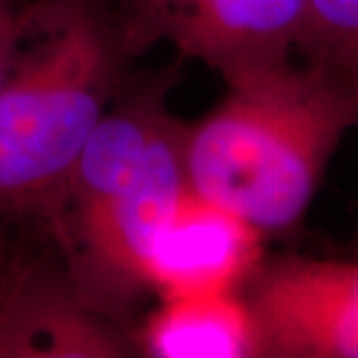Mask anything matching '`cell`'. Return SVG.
Returning <instances> with one entry per match:
<instances>
[{"label":"cell","mask_w":358,"mask_h":358,"mask_svg":"<svg viewBox=\"0 0 358 358\" xmlns=\"http://www.w3.org/2000/svg\"><path fill=\"white\" fill-rule=\"evenodd\" d=\"M358 124V86L293 58L227 84L221 102L185 128L193 192L227 207L265 237L294 229L341 140Z\"/></svg>","instance_id":"cell-1"},{"label":"cell","mask_w":358,"mask_h":358,"mask_svg":"<svg viewBox=\"0 0 358 358\" xmlns=\"http://www.w3.org/2000/svg\"><path fill=\"white\" fill-rule=\"evenodd\" d=\"M124 50L98 0L22 4L0 78L2 215L52 229L78 155L110 110Z\"/></svg>","instance_id":"cell-2"},{"label":"cell","mask_w":358,"mask_h":358,"mask_svg":"<svg viewBox=\"0 0 358 358\" xmlns=\"http://www.w3.org/2000/svg\"><path fill=\"white\" fill-rule=\"evenodd\" d=\"M183 140L159 106L129 102L108 110L78 155L52 231L74 289L103 317L145 289L152 237L189 187Z\"/></svg>","instance_id":"cell-3"},{"label":"cell","mask_w":358,"mask_h":358,"mask_svg":"<svg viewBox=\"0 0 358 358\" xmlns=\"http://www.w3.org/2000/svg\"><path fill=\"white\" fill-rule=\"evenodd\" d=\"M307 0H120L126 50L167 42L229 84L299 52Z\"/></svg>","instance_id":"cell-4"},{"label":"cell","mask_w":358,"mask_h":358,"mask_svg":"<svg viewBox=\"0 0 358 358\" xmlns=\"http://www.w3.org/2000/svg\"><path fill=\"white\" fill-rule=\"evenodd\" d=\"M245 296L261 358H358V259H265Z\"/></svg>","instance_id":"cell-5"},{"label":"cell","mask_w":358,"mask_h":358,"mask_svg":"<svg viewBox=\"0 0 358 358\" xmlns=\"http://www.w3.org/2000/svg\"><path fill=\"white\" fill-rule=\"evenodd\" d=\"M263 241L249 221L189 185L152 237L143 285L162 299L235 293L265 263Z\"/></svg>","instance_id":"cell-6"},{"label":"cell","mask_w":358,"mask_h":358,"mask_svg":"<svg viewBox=\"0 0 358 358\" xmlns=\"http://www.w3.org/2000/svg\"><path fill=\"white\" fill-rule=\"evenodd\" d=\"M128 346L68 273L32 267L0 291V358H117Z\"/></svg>","instance_id":"cell-7"},{"label":"cell","mask_w":358,"mask_h":358,"mask_svg":"<svg viewBox=\"0 0 358 358\" xmlns=\"http://www.w3.org/2000/svg\"><path fill=\"white\" fill-rule=\"evenodd\" d=\"M140 346L152 358H261L255 315L239 291L162 299Z\"/></svg>","instance_id":"cell-8"},{"label":"cell","mask_w":358,"mask_h":358,"mask_svg":"<svg viewBox=\"0 0 358 358\" xmlns=\"http://www.w3.org/2000/svg\"><path fill=\"white\" fill-rule=\"evenodd\" d=\"M299 52L358 86V0H307Z\"/></svg>","instance_id":"cell-9"},{"label":"cell","mask_w":358,"mask_h":358,"mask_svg":"<svg viewBox=\"0 0 358 358\" xmlns=\"http://www.w3.org/2000/svg\"><path fill=\"white\" fill-rule=\"evenodd\" d=\"M16 16L18 13L0 16V78L13 50V42L16 36Z\"/></svg>","instance_id":"cell-10"},{"label":"cell","mask_w":358,"mask_h":358,"mask_svg":"<svg viewBox=\"0 0 358 358\" xmlns=\"http://www.w3.org/2000/svg\"><path fill=\"white\" fill-rule=\"evenodd\" d=\"M24 2L20 0H0V16H6V14H16L22 8Z\"/></svg>","instance_id":"cell-11"},{"label":"cell","mask_w":358,"mask_h":358,"mask_svg":"<svg viewBox=\"0 0 358 358\" xmlns=\"http://www.w3.org/2000/svg\"><path fill=\"white\" fill-rule=\"evenodd\" d=\"M357 245H358V235H357Z\"/></svg>","instance_id":"cell-12"}]
</instances>
